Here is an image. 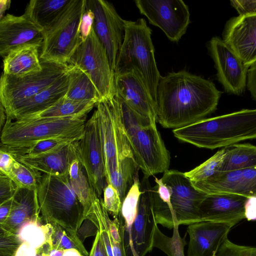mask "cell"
<instances>
[{
	"label": "cell",
	"instance_id": "1",
	"mask_svg": "<svg viewBox=\"0 0 256 256\" xmlns=\"http://www.w3.org/2000/svg\"><path fill=\"white\" fill-rule=\"evenodd\" d=\"M221 92L214 82L186 70L161 76L156 88V122L181 128L206 118L217 108Z\"/></svg>",
	"mask_w": 256,
	"mask_h": 256
},
{
	"label": "cell",
	"instance_id": "2",
	"mask_svg": "<svg viewBox=\"0 0 256 256\" xmlns=\"http://www.w3.org/2000/svg\"><path fill=\"white\" fill-rule=\"evenodd\" d=\"M117 218L123 256H145L152 251L157 224L148 178L143 177L140 182L136 175Z\"/></svg>",
	"mask_w": 256,
	"mask_h": 256
},
{
	"label": "cell",
	"instance_id": "3",
	"mask_svg": "<svg viewBox=\"0 0 256 256\" xmlns=\"http://www.w3.org/2000/svg\"><path fill=\"white\" fill-rule=\"evenodd\" d=\"M180 141L214 150L256 138V110L242 109L172 130Z\"/></svg>",
	"mask_w": 256,
	"mask_h": 256
},
{
	"label": "cell",
	"instance_id": "4",
	"mask_svg": "<svg viewBox=\"0 0 256 256\" xmlns=\"http://www.w3.org/2000/svg\"><path fill=\"white\" fill-rule=\"evenodd\" d=\"M125 34L114 76L134 72L144 84L156 106V91L161 76L154 58L152 30L146 20H124Z\"/></svg>",
	"mask_w": 256,
	"mask_h": 256
},
{
	"label": "cell",
	"instance_id": "5",
	"mask_svg": "<svg viewBox=\"0 0 256 256\" xmlns=\"http://www.w3.org/2000/svg\"><path fill=\"white\" fill-rule=\"evenodd\" d=\"M122 119L134 158L144 177L168 170L170 154L156 122L135 113L118 94Z\"/></svg>",
	"mask_w": 256,
	"mask_h": 256
},
{
	"label": "cell",
	"instance_id": "6",
	"mask_svg": "<svg viewBox=\"0 0 256 256\" xmlns=\"http://www.w3.org/2000/svg\"><path fill=\"white\" fill-rule=\"evenodd\" d=\"M38 197L44 222L58 224L73 238L80 240L76 232L86 218L84 209L70 186L68 175L42 174Z\"/></svg>",
	"mask_w": 256,
	"mask_h": 256
},
{
	"label": "cell",
	"instance_id": "7",
	"mask_svg": "<svg viewBox=\"0 0 256 256\" xmlns=\"http://www.w3.org/2000/svg\"><path fill=\"white\" fill-rule=\"evenodd\" d=\"M87 114L65 118L30 117L6 119L0 136L4 146L27 148L40 140L56 137L80 140L84 135Z\"/></svg>",
	"mask_w": 256,
	"mask_h": 256
},
{
	"label": "cell",
	"instance_id": "8",
	"mask_svg": "<svg viewBox=\"0 0 256 256\" xmlns=\"http://www.w3.org/2000/svg\"><path fill=\"white\" fill-rule=\"evenodd\" d=\"M86 8V0H70L56 21L42 31L40 60L68 65L82 42L79 24Z\"/></svg>",
	"mask_w": 256,
	"mask_h": 256
},
{
	"label": "cell",
	"instance_id": "9",
	"mask_svg": "<svg viewBox=\"0 0 256 256\" xmlns=\"http://www.w3.org/2000/svg\"><path fill=\"white\" fill-rule=\"evenodd\" d=\"M96 106L107 181L123 160L134 156L116 94L98 102Z\"/></svg>",
	"mask_w": 256,
	"mask_h": 256
},
{
	"label": "cell",
	"instance_id": "10",
	"mask_svg": "<svg viewBox=\"0 0 256 256\" xmlns=\"http://www.w3.org/2000/svg\"><path fill=\"white\" fill-rule=\"evenodd\" d=\"M40 62L42 69L38 72L20 76L2 74L0 102L6 110V118L22 102L50 86L66 71L68 65Z\"/></svg>",
	"mask_w": 256,
	"mask_h": 256
},
{
	"label": "cell",
	"instance_id": "11",
	"mask_svg": "<svg viewBox=\"0 0 256 256\" xmlns=\"http://www.w3.org/2000/svg\"><path fill=\"white\" fill-rule=\"evenodd\" d=\"M68 65L75 66L88 74L101 100L114 95V72L106 51L92 28L87 38L78 46Z\"/></svg>",
	"mask_w": 256,
	"mask_h": 256
},
{
	"label": "cell",
	"instance_id": "12",
	"mask_svg": "<svg viewBox=\"0 0 256 256\" xmlns=\"http://www.w3.org/2000/svg\"><path fill=\"white\" fill-rule=\"evenodd\" d=\"M161 180L170 192L168 228L200 222V207L207 194L196 188L184 173L178 170H168Z\"/></svg>",
	"mask_w": 256,
	"mask_h": 256
},
{
	"label": "cell",
	"instance_id": "13",
	"mask_svg": "<svg viewBox=\"0 0 256 256\" xmlns=\"http://www.w3.org/2000/svg\"><path fill=\"white\" fill-rule=\"evenodd\" d=\"M140 12L160 28L172 42H178L190 23L188 6L182 0H136Z\"/></svg>",
	"mask_w": 256,
	"mask_h": 256
},
{
	"label": "cell",
	"instance_id": "14",
	"mask_svg": "<svg viewBox=\"0 0 256 256\" xmlns=\"http://www.w3.org/2000/svg\"><path fill=\"white\" fill-rule=\"evenodd\" d=\"M86 8L94 14L92 29L106 51L114 72L124 37V20L118 14L114 5L106 0H86Z\"/></svg>",
	"mask_w": 256,
	"mask_h": 256
},
{
	"label": "cell",
	"instance_id": "15",
	"mask_svg": "<svg viewBox=\"0 0 256 256\" xmlns=\"http://www.w3.org/2000/svg\"><path fill=\"white\" fill-rule=\"evenodd\" d=\"M79 160L90 188L99 198L106 186L103 152L95 112L86 122L84 133L78 140Z\"/></svg>",
	"mask_w": 256,
	"mask_h": 256
},
{
	"label": "cell",
	"instance_id": "16",
	"mask_svg": "<svg viewBox=\"0 0 256 256\" xmlns=\"http://www.w3.org/2000/svg\"><path fill=\"white\" fill-rule=\"evenodd\" d=\"M208 48L216 70L217 79L226 92L242 94L246 87L248 68L220 38L212 37Z\"/></svg>",
	"mask_w": 256,
	"mask_h": 256
},
{
	"label": "cell",
	"instance_id": "17",
	"mask_svg": "<svg viewBox=\"0 0 256 256\" xmlns=\"http://www.w3.org/2000/svg\"><path fill=\"white\" fill-rule=\"evenodd\" d=\"M222 40L248 68L256 62V14L230 18L225 24Z\"/></svg>",
	"mask_w": 256,
	"mask_h": 256
},
{
	"label": "cell",
	"instance_id": "18",
	"mask_svg": "<svg viewBox=\"0 0 256 256\" xmlns=\"http://www.w3.org/2000/svg\"><path fill=\"white\" fill-rule=\"evenodd\" d=\"M42 30L24 14H7L0 20V56L24 46H41Z\"/></svg>",
	"mask_w": 256,
	"mask_h": 256
},
{
	"label": "cell",
	"instance_id": "19",
	"mask_svg": "<svg viewBox=\"0 0 256 256\" xmlns=\"http://www.w3.org/2000/svg\"><path fill=\"white\" fill-rule=\"evenodd\" d=\"M78 140L68 144L52 152L35 156L20 154L5 147L18 160L40 172L48 175L64 176L68 175L72 162L79 158Z\"/></svg>",
	"mask_w": 256,
	"mask_h": 256
},
{
	"label": "cell",
	"instance_id": "20",
	"mask_svg": "<svg viewBox=\"0 0 256 256\" xmlns=\"http://www.w3.org/2000/svg\"><path fill=\"white\" fill-rule=\"evenodd\" d=\"M247 198L234 194H207L200 207V222H214L234 226L246 218Z\"/></svg>",
	"mask_w": 256,
	"mask_h": 256
},
{
	"label": "cell",
	"instance_id": "21",
	"mask_svg": "<svg viewBox=\"0 0 256 256\" xmlns=\"http://www.w3.org/2000/svg\"><path fill=\"white\" fill-rule=\"evenodd\" d=\"M115 94L135 113L156 122L154 103L144 84L134 72L114 76Z\"/></svg>",
	"mask_w": 256,
	"mask_h": 256
},
{
	"label": "cell",
	"instance_id": "22",
	"mask_svg": "<svg viewBox=\"0 0 256 256\" xmlns=\"http://www.w3.org/2000/svg\"><path fill=\"white\" fill-rule=\"evenodd\" d=\"M233 226L229 224L207 221L188 225V256H214Z\"/></svg>",
	"mask_w": 256,
	"mask_h": 256
},
{
	"label": "cell",
	"instance_id": "23",
	"mask_svg": "<svg viewBox=\"0 0 256 256\" xmlns=\"http://www.w3.org/2000/svg\"><path fill=\"white\" fill-rule=\"evenodd\" d=\"M38 197V188H28L16 186L12 196L10 215L2 225L10 232L18 235L26 224L42 222Z\"/></svg>",
	"mask_w": 256,
	"mask_h": 256
},
{
	"label": "cell",
	"instance_id": "24",
	"mask_svg": "<svg viewBox=\"0 0 256 256\" xmlns=\"http://www.w3.org/2000/svg\"><path fill=\"white\" fill-rule=\"evenodd\" d=\"M68 82L66 70V72L50 86L22 102L6 119L17 120L28 118L48 108L65 96Z\"/></svg>",
	"mask_w": 256,
	"mask_h": 256
},
{
	"label": "cell",
	"instance_id": "25",
	"mask_svg": "<svg viewBox=\"0 0 256 256\" xmlns=\"http://www.w3.org/2000/svg\"><path fill=\"white\" fill-rule=\"evenodd\" d=\"M192 183L196 188L206 194H234L247 198L256 196V190L244 178L242 169L219 172L208 180Z\"/></svg>",
	"mask_w": 256,
	"mask_h": 256
},
{
	"label": "cell",
	"instance_id": "26",
	"mask_svg": "<svg viewBox=\"0 0 256 256\" xmlns=\"http://www.w3.org/2000/svg\"><path fill=\"white\" fill-rule=\"evenodd\" d=\"M40 48L38 46L28 44L10 52L3 60V73L20 76L41 70Z\"/></svg>",
	"mask_w": 256,
	"mask_h": 256
},
{
	"label": "cell",
	"instance_id": "27",
	"mask_svg": "<svg viewBox=\"0 0 256 256\" xmlns=\"http://www.w3.org/2000/svg\"><path fill=\"white\" fill-rule=\"evenodd\" d=\"M70 0H32L24 14L42 30L49 28L58 18Z\"/></svg>",
	"mask_w": 256,
	"mask_h": 256
},
{
	"label": "cell",
	"instance_id": "28",
	"mask_svg": "<svg viewBox=\"0 0 256 256\" xmlns=\"http://www.w3.org/2000/svg\"><path fill=\"white\" fill-rule=\"evenodd\" d=\"M68 86L65 96L77 101H92L98 103L101 100L99 94L92 82L79 68L68 65Z\"/></svg>",
	"mask_w": 256,
	"mask_h": 256
},
{
	"label": "cell",
	"instance_id": "29",
	"mask_svg": "<svg viewBox=\"0 0 256 256\" xmlns=\"http://www.w3.org/2000/svg\"><path fill=\"white\" fill-rule=\"evenodd\" d=\"M226 154L220 172L256 166V147L250 143L234 144L224 148Z\"/></svg>",
	"mask_w": 256,
	"mask_h": 256
},
{
	"label": "cell",
	"instance_id": "30",
	"mask_svg": "<svg viewBox=\"0 0 256 256\" xmlns=\"http://www.w3.org/2000/svg\"><path fill=\"white\" fill-rule=\"evenodd\" d=\"M96 104L94 102L74 100L64 96L48 108L30 117L65 118L88 114Z\"/></svg>",
	"mask_w": 256,
	"mask_h": 256
},
{
	"label": "cell",
	"instance_id": "31",
	"mask_svg": "<svg viewBox=\"0 0 256 256\" xmlns=\"http://www.w3.org/2000/svg\"><path fill=\"white\" fill-rule=\"evenodd\" d=\"M68 180L70 186L84 208L86 218L92 208V189L78 159L75 160L70 165Z\"/></svg>",
	"mask_w": 256,
	"mask_h": 256
},
{
	"label": "cell",
	"instance_id": "32",
	"mask_svg": "<svg viewBox=\"0 0 256 256\" xmlns=\"http://www.w3.org/2000/svg\"><path fill=\"white\" fill-rule=\"evenodd\" d=\"M139 168L134 158L122 162L110 176L107 184H111L117 190L122 203L132 186Z\"/></svg>",
	"mask_w": 256,
	"mask_h": 256
},
{
	"label": "cell",
	"instance_id": "33",
	"mask_svg": "<svg viewBox=\"0 0 256 256\" xmlns=\"http://www.w3.org/2000/svg\"><path fill=\"white\" fill-rule=\"evenodd\" d=\"M178 225L173 227V234L171 237L164 234L156 226L153 237L154 248L164 252L168 256H184V247L187 244L186 236L182 238L178 232Z\"/></svg>",
	"mask_w": 256,
	"mask_h": 256
},
{
	"label": "cell",
	"instance_id": "34",
	"mask_svg": "<svg viewBox=\"0 0 256 256\" xmlns=\"http://www.w3.org/2000/svg\"><path fill=\"white\" fill-rule=\"evenodd\" d=\"M225 154L226 150L224 148L219 150L206 161L184 174L193 182L208 180L220 172Z\"/></svg>",
	"mask_w": 256,
	"mask_h": 256
},
{
	"label": "cell",
	"instance_id": "35",
	"mask_svg": "<svg viewBox=\"0 0 256 256\" xmlns=\"http://www.w3.org/2000/svg\"><path fill=\"white\" fill-rule=\"evenodd\" d=\"M41 222H30L24 226L18 234L20 240L36 249L46 243L50 244L52 225L48 223L43 224Z\"/></svg>",
	"mask_w": 256,
	"mask_h": 256
},
{
	"label": "cell",
	"instance_id": "36",
	"mask_svg": "<svg viewBox=\"0 0 256 256\" xmlns=\"http://www.w3.org/2000/svg\"><path fill=\"white\" fill-rule=\"evenodd\" d=\"M42 176L40 172L30 168L14 158L9 178L17 186L34 188H38Z\"/></svg>",
	"mask_w": 256,
	"mask_h": 256
},
{
	"label": "cell",
	"instance_id": "37",
	"mask_svg": "<svg viewBox=\"0 0 256 256\" xmlns=\"http://www.w3.org/2000/svg\"><path fill=\"white\" fill-rule=\"evenodd\" d=\"M51 225L52 228L50 240L51 248L62 250L74 248L82 256H89L82 242L73 238L58 224H52Z\"/></svg>",
	"mask_w": 256,
	"mask_h": 256
},
{
	"label": "cell",
	"instance_id": "38",
	"mask_svg": "<svg viewBox=\"0 0 256 256\" xmlns=\"http://www.w3.org/2000/svg\"><path fill=\"white\" fill-rule=\"evenodd\" d=\"M76 140H78L70 138L56 137L40 140L27 148H8L20 154L35 156L52 152Z\"/></svg>",
	"mask_w": 256,
	"mask_h": 256
},
{
	"label": "cell",
	"instance_id": "39",
	"mask_svg": "<svg viewBox=\"0 0 256 256\" xmlns=\"http://www.w3.org/2000/svg\"><path fill=\"white\" fill-rule=\"evenodd\" d=\"M214 256H256V248L235 244L227 238Z\"/></svg>",
	"mask_w": 256,
	"mask_h": 256
},
{
	"label": "cell",
	"instance_id": "40",
	"mask_svg": "<svg viewBox=\"0 0 256 256\" xmlns=\"http://www.w3.org/2000/svg\"><path fill=\"white\" fill-rule=\"evenodd\" d=\"M103 194L104 208L114 218H118L122 203L117 190L111 184H107L104 189Z\"/></svg>",
	"mask_w": 256,
	"mask_h": 256
},
{
	"label": "cell",
	"instance_id": "41",
	"mask_svg": "<svg viewBox=\"0 0 256 256\" xmlns=\"http://www.w3.org/2000/svg\"><path fill=\"white\" fill-rule=\"evenodd\" d=\"M22 242L18 235L10 232L0 224V252L14 256L16 250Z\"/></svg>",
	"mask_w": 256,
	"mask_h": 256
},
{
	"label": "cell",
	"instance_id": "42",
	"mask_svg": "<svg viewBox=\"0 0 256 256\" xmlns=\"http://www.w3.org/2000/svg\"><path fill=\"white\" fill-rule=\"evenodd\" d=\"M91 210V212L84 220L76 232V236L82 242H83L86 237L96 235L99 230L97 218L92 208Z\"/></svg>",
	"mask_w": 256,
	"mask_h": 256
},
{
	"label": "cell",
	"instance_id": "43",
	"mask_svg": "<svg viewBox=\"0 0 256 256\" xmlns=\"http://www.w3.org/2000/svg\"><path fill=\"white\" fill-rule=\"evenodd\" d=\"M16 188L14 182L0 171V205L12 198Z\"/></svg>",
	"mask_w": 256,
	"mask_h": 256
},
{
	"label": "cell",
	"instance_id": "44",
	"mask_svg": "<svg viewBox=\"0 0 256 256\" xmlns=\"http://www.w3.org/2000/svg\"><path fill=\"white\" fill-rule=\"evenodd\" d=\"M94 19L92 12L86 8L81 16L79 24V32L82 42L84 41L90 34L92 28Z\"/></svg>",
	"mask_w": 256,
	"mask_h": 256
},
{
	"label": "cell",
	"instance_id": "45",
	"mask_svg": "<svg viewBox=\"0 0 256 256\" xmlns=\"http://www.w3.org/2000/svg\"><path fill=\"white\" fill-rule=\"evenodd\" d=\"M230 2L240 16L256 14V0H231Z\"/></svg>",
	"mask_w": 256,
	"mask_h": 256
},
{
	"label": "cell",
	"instance_id": "46",
	"mask_svg": "<svg viewBox=\"0 0 256 256\" xmlns=\"http://www.w3.org/2000/svg\"><path fill=\"white\" fill-rule=\"evenodd\" d=\"M14 158L5 146H0V171L9 177Z\"/></svg>",
	"mask_w": 256,
	"mask_h": 256
},
{
	"label": "cell",
	"instance_id": "47",
	"mask_svg": "<svg viewBox=\"0 0 256 256\" xmlns=\"http://www.w3.org/2000/svg\"><path fill=\"white\" fill-rule=\"evenodd\" d=\"M256 62L250 66L247 71L246 86L250 91L252 98L256 100Z\"/></svg>",
	"mask_w": 256,
	"mask_h": 256
},
{
	"label": "cell",
	"instance_id": "48",
	"mask_svg": "<svg viewBox=\"0 0 256 256\" xmlns=\"http://www.w3.org/2000/svg\"><path fill=\"white\" fill-rule=\"evenodd\" d=\"M89 256H108L104 242L99 230L96 235V238L93 242V244Z\"/></svg>",
	"mask_w": 256,
	"mask_h": 256
},
{
	"label": "cell",
	"instance_id": "49",
	"mask_svg": "<svg viewBox=\"0 0 256 256\" xmlns=\"http://www.w3.org/2000/svg\"><path fill=\"white\" fill-rule=\"evenodd\" d=\"M244 214L248 220H256V196L247 198L244 204Z\"/></svg>",
	"mask_w": 256,
	"mask_h": 256
},
{
	"label": "cell",
	"instance_id": "50",
	"mask_svg": "<svg viewBox=\"0 0 256 256\" xmlns=\"http://www.w3.org/2000/svg\"><path fill=\"white\" fill-rule=\"evenodd\" d=\"M36 252V248L26 242H22L16 250L14 256H34Z\"/></svg>",
	"mask_w": 256,
	"mask_h": 256
},
{
	"label": "cell",
	"instance_id": "51",
	"mask_svg": "<svg viewBox=\"0 0 256 256\" xmlns=\"http://www.w3.org/2000/svg\"><path fill=\"white\" fill-rule=\"evenodd\" d=\"M12 198L0 205V224L3 225L6 221L10 212Z\"/></svg>",
	"mask_w": 256,
	"mask_h": 256
},
{
	"label": "cell",
	"instance_id": "52",
	"mask_svg": "<svg viewBox=\"0 0 256 256\" xmlns=\"http://www.w3.org/2000/svg\"><path fill=\"white\" fill-rule=\"evenodd\" d=\"M47 256H82L76 249L65 250L51 248Z\"/></svg>",
	"mask_w": 256,
	"mask_h": 256
},
{
	"label": "cell",
	"instance_id": "53",
	"mask_svg": "<svg viewBox=\"0 0 256 256\" xmlns=\"http://www.w3.org/2000/svg\"><path fill=\"white\" fill-rule=\"evenodd\" d=\"M50 249V244L48 243H46L36 249V252L34 256H47Z\"/></svg>",
	"mask_w": 256,
	"mask_h": 256
},
{
	"label": "cell",
	"instance_id": "54",
	"mask_svg": "<svg viewBox=\"0 0 256 256\" xmlns=\"http://www.w3.org/2000/svg\"><path fill=\"white\" fill-rule=\"evenodd\" d=\"M6 120V110L0 102V136Z\"/></svg>",
	"mask_w": 256,
	"mask_h": 256
},
{
	"label": "cell",
	"instance_id": "55",
	"mask_svg": "<svg viewBox=\"0 0 256 256\" xmlns=\"http://www.w3.org/2000/svg\"><path fill=\"white\" fill-rule=\"evenodd\" d=\"M10 0H0V20L4 16L5 12L10 8Z\"/></svg>",
	"mask_w": 256,
	"mask_h": 256
},
{
	"label": "cell",
	"instance_id": "56",
	"mask_svg": "<svg viewBox=\"0 0 256 256\" xmlns=\"http://www.w3.org/2000/svg\"><path fill=\"white\" fill-rule=\"evenodd\" d=\"M0 256H14L8 254L0 252Z\"/></svg>",
	"mask_w": 256,
	"mask_h": 256
},
{
	"label": "cell",
	"instance_id": "57",
	"mask_svg": "<svg viewBox=\"0 0 256 256\" xmlns=\"http://www.w3.org/2000/svg\"></svg>",
	"mask_w": 256,
	"mask_h": 256
}]
</instances>
